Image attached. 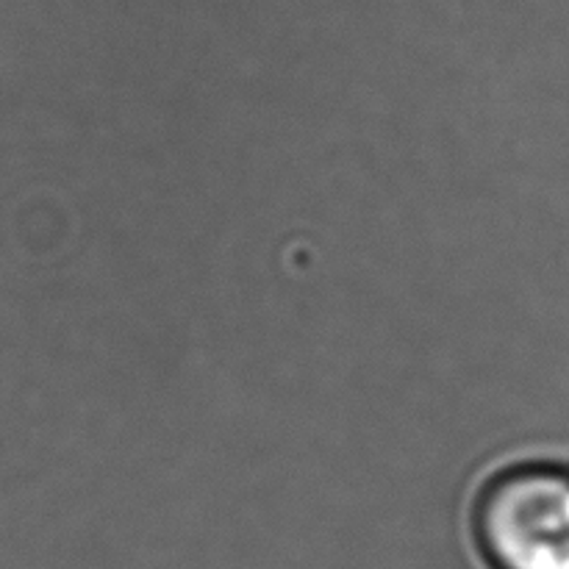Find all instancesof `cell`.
Here are the masks:
<instances>
[{"mask_svg": "<svg viewBox=\"0 0 569 569\" xmlns=\"http://www.w3.org/2000/svg\"><path fill=\"white\" fill-rule=\"evenodd\" d=\"M476 539L492 569H569V470L517 467L483 489Z\"/></svg>", "mask_w": 569, "mask_h": 569, "instance_id": "obj_1", "label": "cell"}]
</instances>
